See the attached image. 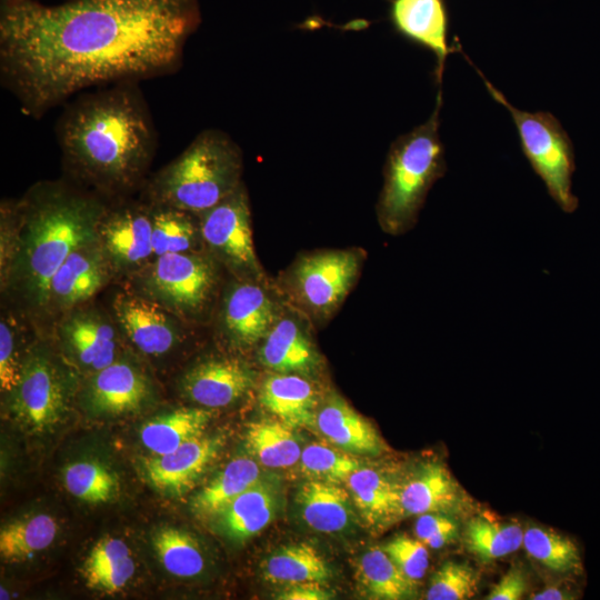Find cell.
Returning a JSON list of instances; mask_svg holds the SVG:
<instances>
[{
  "mask_svg": "<svg viewBox=\"0 0 600 600\" xmlns=\"http://www.w3.org/2000/svg\"><path fill=\"white\" fill-rule=\"evenodd\" d=\"M278 507L276 488L259 481L214 516L219 530L233 541H244L263 530Z\"/></svg>",
  "mask_w": 600,
  "mask_h": 600,
  "instance_id": "obj_21",
  "label": "cell"
},
{
  "mask_svg": "<svg viewBox=\"0 0 600 600\" xmlns=\"http://www.w3.org/2000/svg\"><path fill=\"white\" fill-rule=\"evenodd\" d=\"M138 81L82 91L62 104L56 140L66 168L100 196L122 197L144 184L158 146Z\"/></svg>",
  "mask_w": 600,
  "mask_h": 600,
  "instance_id": "obj_2",
  "label": "cell"
},
{
  "mask_svg": "<svg viewBox=\"0 0 600 600\" xmlns=\"http://www.w3.org/2000/svg\"><path fill=\"white\" fill-rule=\"evenodd\" d=\"M152 546L162 567L176 577H196L204 568L197 540L184 530L162 527L153 533Z\"/></svg>",
  "mask_w": 600,
  "mask_h": 600,
  "instance_id": "obj_33",
  "label": "cell"
},
{
  "mask_svg": "<svg viewBox=\"0 0 600 600\" xmlns=\"http://www.w3.org/2000/svg\"><path fill=\"white\" fill-rule=\"evenodd\" d=\"M212 412L200 408H181L147 421L140 440L152 454H166L202 436Z\"/></svg>",
  "mask_w": 600,
  "mask_h": 600,
  "instance_id": "obj_25",
  "label": "cell"
},
{
  "mask_svg": "<svg viewBox=\"0 0 600 600\" xmlns=\"http://www.w3.org/2000/svg\"><path fill=\"white\" fill-rule=\"evenodd\" d=\"M149 396L146 377L128 362L114 361L92 378L87 400L100 414H123L139 410Z\"/></svg>",
  "mask_w": 600,
  "mask_h": 600,
  "instance_id": "obj_16",
  "label": "cell"
},
{
  "mask_svg": "<svg viewBox=\"0 0 600 600\" xmlns=\"http://www.w3.org/2000/svg\"><path fill=\"white\" fill-rule=\"evenodd\" d=\"M246 440L249 450L268 468H289L300 460L302 450L292 427L281 420L250 423Z\"/></svg>",
  "mask_w": 600,
  "mask_h": 600,
  "instance_id": "obj_31",
  "label": "cell"
},
{
  "mask_svg": "<svg viewBox=\"0 0 600 600\" xmlns=\"http://www.w3.org/2000/svg\"><path fill=\"white\" fill-rule=\"evenodd\" d=\"M441 104L439 92L428 121L399 137L389 150L378 213L383 228L391 233H401L414 223L429 189L446 172L444 148L439 137Z\"/></svg>",
  "mask_w": 600,
  "mask_h": 600,
  "instance_id": "obj_5",
  "label": "cell"
},
{
  "mask_svg": "<svg viewBox=\"0 0 600 600\" xmlns=\"http://www.w3.org/2000/svg\"><path fill=\"white\" fill-rule=\"evenodd\" d=\"M527 589V581L522 571L511 568L502 579L494 586L488 600H518Z\"/></svg>",
  "mask_w": 600,
  "mask_h": 600,
  "instance_id": "obj_45",
  "label": "cell"
},
{
  "mask_svg": "<svg viewBox=\"0 0 600 600\" xmlns=\"http://www.w3.org/2000/svg\"><path fill=\"white\" fill-rule=\"evenodd\" d=\"M260 360L278 373H303L317 366L318 356L303 328L292 319H282L264 337Z\"/></svg>",
  "mask_w": 600,
  "mask_h": 600,
  "instance_id": "obj_22",
  "label": "cell"
},
{
  "mask_svg": "<svg viewBox=\"0 0 600 600\" xmlns=\"http://www.w3.org/2000/svg\"><path fill=\"white\" fill-rule=\"evenodd\" d=\"M216 283V272L209 260L189 252L159 256L149 286L169 306L187 312L200 310Z\"/></svg>",
  "mask_w": 600,
  "mask_h": 600,
  "instance_id": "obj_9",
  "label": "cell"
},
{
  "mask_svg": "<svg viewBox=\"0 0 600 600\" xmlns=\"http://www.w3.org/2000/svg\"><path fill=\"white\" fill-rule=\"evenodd\" d=\"M261 404L291 427L316 423V394L311 383L299 374L278 373L268 377L260 389Z\"/></svg>",
  "mask_w": 600,
  "mask_h": 600,
  "instance_id": "obj_23",
  "label": "cell"
},
{
  "mask_svg": "<svg viewBox=\"0 0 600 600\" xmlns=\"http://www.w3.org/2000/svg\"><path fill=\"white\" fill-rule=\"evenodd\" d=\"M114 311L128 338L143 353L160 356L177 342V328L153 302L131 294H119Z\"/></svg>",
  "mask_w": 600,
  "mask_h": 600,
  "instance_id": "obj_17",
  "label": "cell"
},
{
  "mask_svg": "<svg viewBox=\"0 0 600 600\" xmlns=\"http://www.w3.org/2000/svg\"><path fill=\"white\" fill-rule=\"evenodd\" d=\"M299 462L301 472L308 478L332 483L346 482L360 467L356 458L318 443L302 449Z\"/></svg>",
  "mask_w": 600,
  "mask_h": 600,
  "instance_id": "obj_38",
  "label": "cell"
},
{
  "mask_svg": "<svg viewBox=\"0 0 600 600\" xmlns=\"http://www.w3.org/2000/svg\"><path fill=\"white\" fill-rule=\"evenodd\" d=\"M103 246L119 264H138L153 254L151 207L107 206L99 224Z\"/></svg>",
  "mask_w": 600,
  "mask_h": 600,
  "instance_id": "obj_12",
  "label": "cell"
},
{
  "mask_svg": "<svg viewBox=\"0 0 600 600\" xmlns=\"http://www.w3.org/2000/svg\"><path fill=\"white\" fill-rule=\"evenodd\" d=\"M361 516L377 523L399 512V487L371 468H358L346 481Z\"/></svg>",
  "mask_w": 600,
  "mask_h": 600,
  "instance_id": "obj_29",
  "label": "cell"
},
{
  "mask_svg": "<svg viewBox=\"0 0 600 600\" xmlns=\"http://www.w3.org/2000/svg\"><path fill=\"white\" fill-rule=\"evenodd\" d=\"M316 426L336 447L353 454H379L383 442L371 423L332 394L316 413Z\"/></svg>",
  "mask_w": 600,
  "mask_h": 600,
  "instance_id": "obj_18",
  "label": "cell"
},
{
  "mask_svg": "<svg viewBox=\"0 0 600 600\" xmlns=\"http://www.w3.org/2000/svg\"><path fill=\"white\" fill-rule=\"evenodd\" d=\"M199 0H0V81L34 119L73 96L176 73Z\"/></svg>",
  "mask_w": 600,
  "mask_h": 600,
  "instance_id": "obj_1",
  "label": "cell"
},
{
  "mask_svg": "<svg viewBox=\"0 0 600 600\" xmlns=\"http://www.w3.org/2000/svg\"><path fill=\"white\" fill-rule=\"evenodd\" d=\"M576 598L577 596L574 592L566 591L560 588H549L531 596V599L533 600H567Z\"/></svg>",
  "mask_w": 600,
  "mask_h": 600,
  "instance_id": "obj_47",
  "label": "cell"
},
{
  "mask_svg": "<svg viewBox=\"0 0 600 600\" xmlns=\"http://www.w3.org/2000/svg\"><path fill=\"white\" fill-rule=\"evenodd\" d=\"M461 489L441 464L430 462L399 487L400 514L446 512L460 508Z\"/></svg>",
  "mask_w": 600,
  "mask_h": 600,
  "instance_id": "obj_19",
  "label": "cell"
},
{
  "mask_svg": "<svg viewBox=\"0 0 600 600\" xmlns=\"http://www.w3.org/2000/svg\"><path fill=\"white\" fill-rule=\"evenodd\" d=\"M11 409L22 423L36 431L48 429L61 419L66 390L56 368L43 354L33 353L22 366Z\"/></svg>",
  "mask_w": 600,
  "mask_h": 600,
  "instance_id": "obj_10",
  "label": "cell"
},
{
  "mask_svg": "<svg viewBox=\"0 0 600 600\" xmlns=\"http://www.w3.org/2000/svg\"><path fill=\"white\" fill-rule=\"evenodd\" d=\"M262 571L269 582L284 586L324 583L331 577L324 559L308 543L290 544L271 553L264 560Z\"/></svg>",
  "mask_w": 600,
  "mask_h": 600,
  "instance_id": "obj_28",
  "label": "cell"
},
{
  "mask_svg": "<svg viewBox=\"0 0 600 600\" xmlns=\"http://www.w3.org/2000/svg\"><path fill=\"white\" fill-rule=\"evenodd\" d=\"M359 266V257L352 251H323L306 256L294 266V288L311 310L328 314L351 289Z\"/></svg>",
  "mask_w": 600,
  "mask_h": 600,
  "instance_id": "obj_8",
  "label": "cell"
},
{
  "mask_svg": "<svg viewBox=\"0 0 600 600\" xmlns=\"http://www.w3.org/2000/svg\"><path fill=\"white\" fill-rule=\"evenodd\" d=\"M63 337L78 360L99 371L114 362L117 341L110 323L93 313H79L63 324Z\"/></svg>",
  "mask_w": 600,
  "mask_h": 600,
  "instance_id": "obj_26",
  "label": "cell"
},
{
  "mask_svg": "<svg viewBox=\"0 0 600 600\" xmlns=\"http://www.w3.org/2000/svg\"><path fill=\"white\" fill-rule=\"evenodd\" d=\"M523 533L517 523L477 517L467 524L466 543L481 561L490 562L517 551L523 544Z\"/></svg>",
  "mask_w": 600,
  "mask_h": 600,
  "instance_id": "obj_34",
  "label": "cell"
},
{
  "mask_svg": "<svg viewBox=\"0 0 600 600\" xmlns=\"http://www.w3.org/2000/svg\"><path fill=\"white\" fill-rule=\"evenodd\" d=\"M390 18L396 30L427 48L437 58V78L441 81L447 56L448 13L443 0H392Z\"/></svg>",
  "mask_w": 600,
  "mask_h": 600,
  "instance_id": "obj_15",
  "label": "cell"
},
{
  "mask_svg": "<svg viewBox=\"0 0 600 600\" xmlns=\"http://www.w3.org/2000/svg\"><path fill=\"white\" fill-rule=\"evenodd\" d=\"M241 169V151L231 137L206 129L144 182L143 191L150 204L201 214L239 188Z\"/></svg>",
  "mask_w": 600,
  "mask_h": 600,
  "instance_id": "obj_4",
  "label": "cell"
},
{
  "mask_svg": "<svg viewBox=\"0 0 600 600\" xmlns=\"http://www.w3.org/2000/svg\"><path fill=\"white\" fill-rule=\"evenodd\" d=\"M417 539L431 549L449 543L458 533L457 523L438 512L420 514L414 524Z\"/></svg>",
  "mask_w": 600,
  "mask_h": 600,
  "instance_id": "obj_42",
  "label": "cell"
},
{
  "mask_svg": "<svg viewBox=\"0 0 600 600\" xmlns=\"http://www.w3.org/2000/svg\"><path fill=\"white\" fill-rule=\"evenodd\" d=\"M204 241L234 269L260 274L252 242L248 197L242 183L226 199L201 213Z\"/></svg>",
  "mask_w": 600,
  "mask_h": 600,
  "instance_id": "obj_7",
  "label": "cell"
},
{
  "mask_svg": "<svg viewBox=\"0 0 600 600\" xmlns=\"http://www.w3.org/2000/svg\"><path fill=\"white\" fill-rule=\"evenodd\" d=\"M349 498L339 483L310 479L301 486L297 501L307 526L319 532L336 533L350 526Z\"/></svg>",
  "mask_w": 600,
  "mask_h": 600,
  "instance_id": "obj_24",
  "label": "cell"
},
{
  "mask_svg": "<svg viewBox=\"0 0 600 600\" xmlns=\"http://www.w3.org/2000/svg\"><path fill=\"white\" fill-rule=\"evenodd\" d=\"M131 556L108 566L81 572L88 588L106 593L120 592L134 574Z\"/></svg>",
  "mask_w": 600,
  "mask_h": 600,
  "instance_id": "obj_41",
  "label": "cell"
},
{
  "mask_svg": "<svg viewBox=\"0 0 600 600\" xmlns=\"http://www.w3.org/2000/svg\"><path fill=\"white\" fill-rule=\"evenodd\" d=\"M357 574L367 593L378 599H407L414 591L416 582L398 568L382 548L374 547L362 554Z\"/></svg>",
  "mask_w": 600,
  "mask_h": 600,
  "instance_id": "obj_32",
  "label": "cell"
},
{
  "mask_svg": "<svg viewBox=\"0 0 600 600\" xmlns=\"http://www.w3.org/2000/svg\"><path fill=\"white\" fill-rule=\"evenodd\" d=\"M107 261L96 242L74 250L50 280L47 303L60 309L73 307L93 296L106 282Z\"/></svg>",
  "mask_w": 600,
  "mask_h": 600,
  "instance_id": "obj_14",
  "label": "cell"
},
{
  "mask_svg": "<svg viewBox=\"0 0 600 600\" xmlns=\"http://www.w3.org/2000/svg\"><path fill=\"white\" fill-rule=\"evenodd\" d=\"M22 367L18 362L14 336L6 321L0 323V384L4 391H13L21 379Z\"/></svg>",
  "mask_w": 600,
  "mask_h": 600,
  "instance_id": "obj_43",
  "label": "cell"
},
{
  "mask_svg": "<svg viewBox=\"0 0 600 600\" xmlns=\"http://www.w3.org/2000/svg\"><path fill=\"white\" fill-rule=\"evenodd\" d=\"M253 383L252 371L236 359H212L193 367L182 379V389L193 402L220 408L241 398Z\"/></svg>",
  "mask_w": 600,
  "mask_h": 600,
  "instance_id": "obj_13",
  "label": "cell"
},
{
  "mask_svg": "<svg viewBox=\"0 0 600 600\" xmlns=\"http://www.w3.org/2000/svg\"><path fill=\"white\" fill-rule=\"evenodd\" d=\"M398 568L413 582L422 579L429 567L427 546L419 539L399 536L382 548Z\"/></svg>",
  "mask_w": 600,
  "mask_h": 600,
  "instance_id": "obj_40",
  "label": "cell"
},
{
  "mask_svg": "<svg viewBox=\"0 0 600 600\" xmlns=\"http://www.w3.org/2000/svg\"><path fill=\"white\" fill-rule=\"evenodd\" d=\"M150 207L153 254L188 252L196 239V228L188 212L164 206Z\"/></svg>",
  "mask_w": 600,
  "mask_h": 600,
  "instance_id": "obj_37",
  "label": "cell"
},
{
  "mask_svg": "<svg viewBox=\"0 0 600 600\" xmlns=\"http://www.w3.org/2000/svg\"><path fill=\"white\" fill-rule=\"evenodd\" d=\"M224 444L222 434L197 437L172 452L143 459L148 482L169 496L186 492L200 478Z\"/></svg>",
  "mask_w": 600,
  "mask_h": 600,
  "instance_id": "obj_11",
  "label": "cell"
},
{
  "mask_svg": "<svg viewBox=\"0 0 600 600\" xmlns=\"http://www.w3.org/2000/svg\"><path fill=\"white\" fill-rule=\"evenodd\" d=\"M318 582L288 586L278 597L281 600H326L330 593Z\"/></svg>",
  "mask_w": 600,
  "mask_h": 600,
  "instance_id": "obj_46",
  "label": "cell"
},
{
  "mask_svg": "<svg viewBox=\"0 0 600 600\" xmlns=\"http://www.w3.org/2000/svg\"><path fill=\"white\" fill-rule=\"evenodd\" d=\"M63 483L73 497L89 503L109 502L119 491L114 473L93 459L68 464L63 470Z\"/></svg>",
  "mask_w": 600,
  "mask_h": 600,
  "instance_id": "obj_36",
  "label": "cell"
},
{
  "mask_svg": "<svg viewBox=\"0 0 600 600\" xmlns=\"http://www.w3.org/2000/svg\"><path fill=\"white\" fill-rule=\"evenodd\" d=\"M478 574L467 563L448 561L432 576L428 600H464L474 596Z\"/></svg>",
  "mask_w": 600,
  "mask_h": 600,
  "instance_id": "obj_39",
  "label": "cell"
},
{
  "mask_svg": "<svg viewBox=\"0 0 600 600\" xmlns=\"http://www.w3.org/2000/svg\"><path fill=\"white\" fill-rule=\"evenodd\" d=\"M274 318L270 298L257 284L236 286L226 299L224 326L239 344L252 346L264 339L274 324Z\"/></svg>",
  "mask_w": 600,
  "mask_h": 600,
  "instance_id": "obj_20",
  "label": "cell"
},
{
  "mask_svg": "<svg viewBox=\"0 0 600 600\" xmlns=\"http://www.w3.org/2000/svg\"><path fill=\"white\" fill-rule=\"evenodd\" d=\"M107 204L63 182L34 187L21 201L22 238L13 277L34 304H47L51 278L78 248L96 242Z\"/></svg>",
  "mask_w": 600,
  "mask_h": 600,
  "instance_id": "obj_3",
  "label": "cell"
},
{
  "mask_svg": "<svg viewBox=\"0 0 600 600\" xmlns=\"http://www.w3.org/2000/svg\"><path fill=\"white\" fill-rule=\"evenodd\" d=\"M523 546L533 559L552 571L574 574L582 571L579 548L566 536L530 527L523 533Z\"/></svg>",
  "mask_w": 600,
  "mask_h": 600,
  "instance_id": "obj_35",
  "label": "cell"
},
{
  "mask_svg": "<svg viewBox=\"0 0 600 600\" xmlns=\"http://www.w3.org/2000/svg\"><path fill=\"white\" fill-rule=\"evenodd\" d=\"M129 556H131L130 548L123 540L113 537H106L100 539L92 547L81 567V572L114 563Z\"/></svg>",
  "mask_w": 600,
  "mask_h": 600,
  "instance_id": "obj_44",
  "label": "cell"
},
{
  "mask_svg": "<svg viewBox=\"0 0 600 600\" xmlns=\"http://www.w3.org/2000/svg\"><path fill=\"white\" fill-rule=\"evenodd\" d=\"M260 481L258 463L248 457L229 461L192 499V511L214 517L231 501Z\"/></svg>",
  "mask_w": 600,
  "mask_h": 600,
  "instance_id": "obj_27",
  "label": "cell"
},
{
  "mask_svg": "<svg viewBox=\"0 0 600 600\" xmlns=\"http://www.w3.org/2000/svg\"><path fill=\"white\" fill-rule=\"evenodd\" d=\"M477 72L491 97L512 116L522 152L543 181L549 196L562 211L573 212L578 207V198L571 190L576 169L573 144L559 120L550 112H527L514 108L480 70Z\"/></svg>",
  "mask_w": 600,
  "mask_h": 600,
  "instance_id": "obj_6",
  "label": "cell"
},
{
  "mask_svg": "<svg viewBox=\"0 0 600 600\" xmlns=\"http://www.w3.org/2000/svg\"><path fill=\"white\" fill-rule=\"evenodd\" d=\"M59 526L47 513L16 519L1 528L0 554L6 562H19L31 558L52 544Z\"/></svg>",
  "mask_w": 600,
  "mask_h": 600,
  "instance_id": "obj_30",
  "label": "cell"
}]
</instances>
